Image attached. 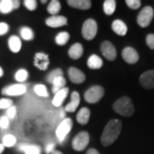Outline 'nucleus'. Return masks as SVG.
<instances>
[{"label": "nucleus", "instance_id": "obj_10", "mask_svg": "<svg viewBox=\"0 0 154 154\" xmlns=\"http://www.w3.org/2000/svg\"><path fill=\"white\" fill-rule=\"evenodd\" d=\"M122 57L123 60L129 64H134V63H137L140 58L137 51L130 46L125 47L122 50Z\"/></svg>", "mask_w": 154, "mask_h": 154}, {"label": "nucleus", "instance_id": "obj_45", "mask_svg": "<svg viewBox=\"0 0 154 154\" xmlns=\"http://www.w3.org/2000/svg\"><path fill=\"white\" fill-rule=\"evenodd\" d=\"M4 150H5V146H4V145H3V144H0V154L4 152Z\"/></svg>", "mask_w": 154, "mask_h": 154}, {"label": "nucleus", "instance_id": "obj_7", "mask_svg": "<svg viewBox=\"0 0 154 154\" xmlns=\"http://www.w3.org/2000/svg\"><path fill=\"white\" fill-rule=\"evenodd\" d=\"M72 126H73V122L70 118H64V120L61 122L59 126L57 127L56 130V134L58 139L59 142L62 143L66 136L69 134V133L71 130Z\"/></svg>", "mask_w": 154, "mask_h": 154}, {"label": "nucleus", "instance_id": "obj_28", "mask_svg": "<svg viewBox=\"0 0 154 154\" xmlns=\"http://www.w3.org/2000/svg\"><path fill=\"white\" fill-rule=\"evenodd\" d=\"M63 70L61 69H55L52 71L50 72L49 75L46 76V81H47L48 83L51 84L57 77L63 76Z\"/></svg>", "mask_w": 154, "mask_h": 154}, {"label": "nucleus", "instance_id": "obj_4", "mask_svg": "<svg viewBox=\"0 0 154 154\" xmlns=\"http://www.w3.org/2000/svg\"><path fill=\"white\" fill-rule=\"evenodd\" d=\"M154 17V11L151 6H146L140 11L137 17L138 25L141 28H146L152 22Z\"/></svg>", "mask_w": 154, "mask_h": 154}, {"label": "nucleus", "instance_id": "obj_44", "mask_svg": "<svg viewBox=\"0 0 154 154\" xmlns=\"http://www.w3.org/2000/svg\"><path fill=\"white\" fill-rule=\"evenodd\" d=\"M27 145H28L27 143L20 144V145L18 146V149H19V150H20L21 152H24V150H25V148H26Z\"/></svg>", "mask_w": 154, "mask_h": 154}, {"label": "nucleus", "instance_id": "obj_32", "mask_svg": "<svg viewBox=\"0 0 154 154\" xmlns=\"http://www.w3.org/2000/svg\"><path fill=\"white\" fill-rule=\"evenodd\" d=\"M33 89H34V92L36 93V94H38V96H40V97H48L47 89L44 85H41V84L36 85Z\"/></svg>", "mask_w": 154, "mask_h": 154}, {"label": "nucleus", "instance_id": "obj_24", "mask_svg": "<svg viewBox=\"0 0 154 154\" xmlns=\"http://www.w3.org/2000/svg\"><path fill=\"white\" fill-rule=\"evenodd\" d=\"M12 0H2L0 1V12L3 14H8L13 11Z\"/></svg>", "mask_w": 154, "mask_h": 154}, {"label": "nucleus", "instance_id": "obj_25", "mask_svg": "<svg viewBox=\"0 0 154 154\" xmlns=\"http://www.w3.org/2000/svg\"><path fill=\"white\" fill-rule=\"evenodd\" d=\"M116 5V2L115 0H106L104 3V12L108 16L112 15L115 12Z\"/></svg>", "mask_w": 154, "mask_h": 154}, {"label": "nucleus", "instance_id": "obj_1", "mask_svg": "<svg viewBox=\"0 0 154 154\" xmlns=\"http://www.w3.org/2000/svg\"><path fill=\"white\" fill-rule=\"evenodd\" d=\"M122 131V122L118 119L110 120L103 131L101 136V143L105 146H110L116 140V139L120 135Z\"/></svg>", "mask_w": 154, "mask_h": 154}, {"label": "nucleus", "instance_id": "obj_12", "mask_svg": "<svg viewBox=\"0 0 154 154\" xmlns=\"http://www.w3.org/2000/svg\"><path fill=\"white\" fill-rule=\"evenodd\" d=\"M68 75H69V80L75 84H81L84 82L86 80V75H84V73L75 67H70L69 69Z\"/></svg>", "mask_w": 154, "mask_h": 154}, {"label": "nucleus", "instance_id": "obj_48", "mask_svg": "<svg viewBox=\"0 0 154 154\" xmlns=\"http://www.w3.org/2000/svg\"><path fill=\"white\" fill-rule=\"evenodd\" d=\"M41 3H42V4H45V3H46V0H45V1H41Z\"/></svg>", "mask_w": 154, "mask_h": 154}, {"label": "nucleus", "instance_id": "obj_21", "mask_svg": "<svg viewBox=\"0 0 154 154\" xmlns=\"http://www.w3.org/2000/svg\"><path fill=\"white\" fill-rule=\"evenodd\" d=\"M88 66L92 69H99L103 66V60L99 56L94 54L89 57L88 60Z\"/></svg>", "mask_w": 154, "mask_h": 154}, {"label": "nucleus", "instance_id": "obj_22", "mask_svg": "<svg viewBox=\"0 0 154 154\" xmlns=\"http://www.w3.org/2000/svg\"><path fill=\"white\" fill-rule=\"evenodd\" d=\"M9 47L12 52L14 53H17V52H19L20 50L22 48V42H21V39L18 38L17 36H11V38H9Z\"/></svg>", "mask_w": 154, "mask_h": 154}, {"label": "nucleus", "instance_id": "obj_39", "mask_svg": "<svg viewBox=\"0 0 154 154\" xmlns=\"http://www.w3.org/2000/svg\"><path fill=\"white\" fill-rule=\"evenodd\" d=\"M9 123H10V120L7 116H2L0 118V128L3 129H6L9 127Z\"/></svg>", "mask_w": 154, "mask_h": 154}, {"label": "nucleus", "instance_id": "obj_20", "mask_svg": "<svg viewBox=\"0 0 154 154\" xmlns=\"http://www.w3.org/2000/svg\"><path fill=\"white\" fill-rule=\"evenodd\" d=\"M90 115H91V112L90 110L88 108L86 107H83L81 110H79L78 114L76 116L77 122L82 124V125H85L87 124L89 121V118H90Z\"/></svg>", "mask_w": 154, "mask_h": 154}, {"label": "nucleus", "instance_id": "obj_13", "mask_svg": "<svg viewBox=\"0 0 154 154\" xmlns=\"http://www.w3.org/2000/svg\"><path fill=\"white\" fill-rule=\"evenodd\" d=\"M49 58L48 56L43 52H38L34 57V65L40 70L47 69L49 65Z\"/></svg>", "mask_w": 154, "mask_h": 154}, {"label": "nucleus", "instance_id": "obj_23", "mask_svg": "<svg viewBox=\"0 0 154 154\" xmlns=\"http://www.w3.org/2000/svg\"><path fill=\"white\" fill-rule=\"evenodd\" d=\"M51 84L53 85L52 92L54 94H57L58 91H60L61 89H63V88H64V86L66 84V80L63 78V76H58L56 78Z\"/></svg>", "mask_w": 154, "mask_h": 154}, {"label": "nucleus", "instance_id": "obj_15", "mask_svg": "<svg viewBox=\"0 0 154 154\" xmlns=\"http://www.w3.org/2000/svg\"><path fill=\"white\" fill-rule=\"evenodd\" d=\"M81 102V97L79 93H77L76 91H74L71 94V101L66 105L65 107V111L67 112H74L75 111L77 107L80 105Z\"/></svg>", "mask_w": 154, "mask_h": 154}, {"label": "nucleus", "instance_id": "obj_33", "mask_svg": "<svg viewBox=\"0 0 154 154\" xmlns=\"http://www.w3.org/2000/svg\"><path fill=\"white\" fill-rule=\"evenodd\" d=\"M28 73L27 70H25V69H20V70H18L17 72V74H16V80H17V82H25L27 79H28Z\"/></svg>", "mask_w": 154, "mask_h": 154}, {"label": "nucleus", "instance_id": "obj_19", "mask_svg": "<svg viewBox=\"0 0 154 154\" xmlns=\"http://www.w3.org/2000/svg\"><path fill=\"white\" fill-rule=\"evenodd\" d=\"M69 56L72 59H79L83 54V47L82 44L75 43L69 50Z\"/></svg>", "mask_w": 154, "mask_h": 154}, {"label": "nucleus", "instance_id": "obj_18", "mask_svg": "<svg viewBox=\"0 0 154 154\" xmlns=\"http://www.w3.org/2000/svg\"><path fill=\"white\" fill-rule=\"evenodd\" d=\"M68 5L73 8L86 11V10H88L91 8L92 3L89 0H69Z\"/></svg>", "mask_w": 154, "mask_h": 154}, {"label": "nucleus", "instance_id": "obj_37", "mask_svg": "<svg viewBox=\"0 0 154 154\" xmlns=\"http://www.w3.org/2000/svg\"><path fill=\"white\" fill-rule=\"evenodd\" d=\"M146 45H147V46H148L149 48L154 50V34L153 33H150V34H148V35L146 36Z\"/></svg>", "mask_w": 154, "mask_h": 154}, {"label": "nucleus", "instance_id": "obj_6", "mask_svg": "<svg viewBox=\"0 0 154 154\" xmlns=\"http://www.w3.org/2000/svg\"><path fill=\"white\" fill-rule=\"evenodd\" d=\"M89 140H90V137L88 132L83 131V132L79 133L74 138L72 141V147L75 151H77V152L83 151L88 146Z\"/></svg>", "mask_w": 154, "mask_h": 154}, {"label": "nucleus", "instance_id": "obj_36", "mask_svg": "<svg viewBox=\"0 0 154 154\" xmlns=\"http://www.w3.org/2000/svg\"><path fill=\"white\" fill-rule=\"evenodd\" d=\"M24 5L28 10L33 11L36 10V8H37V2L35 0H25Z\"/></svg>", "mask_w": 154, "mask_h": 154}, {"label": "nucleus", "instance_id": "obj_3", "mask_svg": "<svg viewBox=\"0 0 154 154\" xmlns=\"http://www.w3.org/2000/svg\"><path fill=\"white\" fill-rule=\"evenodd\" d=\"M105 94V89L101 86H94L86 91L84 94V98L86 101L90 104H94L99 102L103 98Z\"/></svg>", "mask_w": 154, "mask_h": 154}, {"label": "nucleus", "instance_id": "obj_34", "mask_svg": "<svg viewBox=\"0 0 154 154\" xmlns=\"http://www.w3.org/2000/svg\"><path fill=\"white\" fill-rule=\"evenodd\" d=\"M126 4L132 10H137L141 5V2L140 0H127Z\"/></svg>", "mask_w": 154, "mask_h": 154}, {"label": "nucleus", "instance_id": "obj_40", "mask_svg": "<svg viewBox=\"0 0 154 154\" xmlns=\"http://www.w3.org/2000/svg\"><path fill=\"white\" fill-rule=\"evenodd\" d=\"M9 25L5 22H0V36L5 35L9 31Z\"/></svg>", "mask_w": 154, "mask_h": 154}, {"label": "nucleus", "instance_id": "obj_9", "mask_svg": "<svg viewBox=\"0 0 154 154\" xmlns=\"http://www.w3.org/2000/svg\"><path fill=\"white\" fill-rule=\"evenodd\" d=\"M26 93V87L22 84H14L2 89V94L8 96H18Z\"/></svg>", "mask_w": 154, "mask_h": 154}, {"label": "nucleus", "instance_id": "obj_16", "mask_svg": "<svg viewBox=\"0 0 154 154\" xmlns=\"http://www.w3.org/2000/svg\"><path fill=\"white\" fill-rule=\"evenodd\" d=\"M111 28L116 34H118L120 36H124L128 32L127 25L122 20H119V19H116L112 22Z\"/></svg>", "mask_w": 154, "mask_h": 154}, {"label": "nucleus", "instance_id": "obj_2", "mask_svg": "<svg viewBox=\"0 0 154 154\" xmlns=\"http://www.w3.org/2000/svg\"><path fill=\"white\" fill-rule=\"evenodd\" d=\"M116 113L123 116H131L134 112V106L132 100L128 97H122L118 99L112 106Z\"/></svg>", "mask_w": 154, "mask_h": 154}, {"label": "nucleus", "instance_id": "obj_46", "mask_svg": "<svg viewBox=\"0 0 154 154\" xmlns=\"http://www.w3.org/2000/svg\"><path fill=\"white\" fill-rule=\"evenodd\" d=\"M4 75V70H3V69L0 67V77H2Z\"/></svg>", "mask_w": 154, "mask_h": 154}, {"label": "nucleus", "instance_id": "obj_30", "mask_svg": "<svg viewBox=\"0 0 154 154\" xmlns=\"http://www.w3.org/2000/svg\"><path fill=\"white\" fill-rule=\"evenodd\" d=\"M23 152H25V154H41V147L36 145L28 144Z\"/></svg>", "mask_w": 154, "mask_h": 154}, {"label": "nucleus", "instance_id": "obj_35", "mask_svg": "<svg viewBox=\"0 0 154 154\" xmlns=\"http://www.w3.org/2000/svg\"><path fill=\"white\" fill-rule=\"evenodd\" d=\"M13 101L9 99H0V109H9L12 106Z\"/></svg>", "mask_w": 154, "mask_h": 154}, {"label": "nucleus", "instance_id": "obj_47", "mask_svg": "<svg viewBox=\"0 0 154 154\" xmlns=\"http://www.w3.org/2000/svg\"><path fill=\"white\" fill-rule=\"evenodd\" d=\"M51 154H63V153L61 152L60 151H56V150H54V152H53Z\"/></svg>", "mask_w": 154, "mask_h": 154}, {"label": "nucleus", "instance_id": "obj_42", "mask_svg": "<svg viewBox=\"0 0 154 154\" xmlns=\"http://www.w3.org/2000/svg\"><path fill=\"white\" fill-rule=\"evenodd\" d=\"M12 3H13V9L14 10L18 9L20 7V1L19 0H12Z\"/></svg>", "mask_w": 154, "mask_h": 154}, {"label": "nucleus", "instance_id": "obj_29", "mask_svg": "<svg viewBox=\"0 0 154 154\" xmlns=\"http://www.w3.org/2000/svg\"><path fill=\"white\" fill-rule=\"evenodd\" d=\"M21 36L25 40H32L34 37L33 30L28 27H23L21 29Z\"/></svg>", "mask_w": 154, "mask_h": 154}, {"label": "nucleus", "instance_id": "obj_31", "mask_svg": "<svg viewBox=\"0 0 154 154\" xmlns=\"http://www.w3.org/2000/svg\"><path fill=\"white\" fill-rule=\"evenodd\" d=\"M17 142V139L12 134H6L5 137L3 138V145L4 146L11 147L13 146Z\"/></svg>", "mask_w": 154, "mask_h": 154}, {"label": "nucleus", "instance_id": "obj_5", "mask_svg": "<svg viewBox=\"0 0 154 154\" xmlns=\"http://www.w3.org/2000/svg\"><path fill=\"white\" fill-rule=\"evenodd\" d=\"M97 32H98V25L94 19H88L83 23L82 33L84 38L88 40L93 39L95 38Z\"/></svg>", "mask_w": 154, "mask_h": 154}, {"label": "nucleus", "instance_id": "obj_27", "mask_svg": "<svg viewBox=\"0 0 154 154\" xmlns=\"http://www.w3.org/2000/svg\"><path fill=\"white\" fill-rule=\"evenodd\" d=\"M69 33L67 32H61L56 37V43L59 45H63L69 41Z\"/></svg>", "mask_w": 154, "mask_h": 154}, {"label": "nucleus", "instance_id": "obj_14", "mask_svg": "<svg viewBox=\"0 0 154 154\" xmlns=\"http://www.w3.org/2000/svg\"><path fill=\"white\" fill-rule=\"evenodd\" d=\"M67 18L63 16H52L46 19L45 23L51 28H59L67 25Z\"/></svg>", "mask_w": 154, "mask_h": 154}, {"label": "nucleus", "instance_id": "obj_26", "mask_svg": "<svg viewBox=\"0 0 154 154\" xmlns=\"http://www.w3.org/2000/svg\"><path fill=\"white\" fill-rule=\"evenodd\" d=\"M61 10V4L57 0H52L47 7V11L51 15L56 16Z\"/></svg>", "mask_w": 154, "mask_h": 154}, {"label": "nucleus", "instance_id": "obj_17", "mask_svg": "<svg viewBox=\"0 0 154 154\" xmlns=\"http://www.w3.org/2000/svg\"><path fill=\"white\" fill-rule=\"evenodd\" d=\"M68 94H69V88H63V89H61L60 91H58L57 94H55V96L52 100V105L56 107L61 106L62 104L63 103L64 99H66V97L68 96Z\"/></svg>", "mask_w": 154, "mask_h": 154}, {"label": "nucleus", "instance_id": "obj_41", "mask_svg": "<svg viewBox=\"0 0 154 154\" xmlns=\"http://www.w3.org/2000/svg\"><path fill=\"white\" fill-rule=\"evenodd\" d=\"M54 149H55V144L53 143V142H50L48 143L46 146H45V152L47 154L49 153H52L53 152H54Z\"/></svg>", "mask_w": 154, "mask_h": 154}, {"label": "nucleus", "instance_id": "obj_11", "mask_svg": "<svg viewBox=\"0 0 154 154\" xmlns=\"http://www.w3.org/2000/svg\"><path fill=\"white\" fill-rule=\"evenodd\" d=\"M140 83L146 89L154 88V69L144 72L140 76Z\"/></svg>", "mask_w": 154, "mask_h": 154}, {"label": "nucleus", "instance_id": "obj_8", "mask_svg": "<svg viewBox=\"0 0 154 154\" xmlns=\"http://www.w3.org/2000/svg\"><path fill=\"white\" fill-rule=\"evenodd\" d=\"M101 52L103 56L105 57L106 59L110 61H114L116 57V50L115 46L110 43V41H104L101 46Z\"/></svg>", "mask_w": 154, "mask_h": 154}, {"label": "nucleus", "instance_id": "obj_38", "mask_svg": "<svg viewBox=\"0 0 154 154\" xmlns=\"http://www.w3.org/2000/svg\"><path fill=\"white\" fill-rule=\"evenodd\" d=\"M6 114H7V117L9 118V119H13L15 116H16V114H17V109H16V107L15 106H11L10 107L7 111H6Z\"/></svg>", "mask_w": 154, "mask_h": 154}, {"label": "nucleus", "instance_id": "obj_43", "mask_svg": "<svg viewBox=\"0 0 154 154\" xmlns=\"http://www.w3.org/2000/svg\"><path fill=\"white\" fill-rule=\"evenodd\" d=\"M86 154H99V152L96 150V149L94 148H90L88 149V152H87V153Z\"/></svg>", "mask_w": 154, "mask_h": 154}]
</instances>
